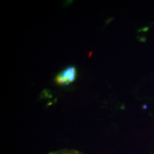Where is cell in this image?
<instances>
[{
  "mask_svg": "<svg viewBox=\"0 0 154 154\" xmlns=\"http://www.w3.org/2000/svg\"><path fill=\"white\" fill-rule=\"evenodd\" d=\"M77 77V70L74 66H69L60 72L55 77L58 85H66L73 82Z\"/></svg>",
  "mask_w": 154,
  "mask_h": 154,
  "instance_id": "1",
  "label": "cell"
},
{
  "mask_svg": "<svg viewBox=\"0 0 154 154\" xmlns=\"http://www.w3.org/2000/svg\"><path fill=\"white\" fill-rule=\"evenodd\" d=\"M48 154H85L74 149H61L58 151H52Z\"/></svg>",
  "mask_w": 154,
  "mask_h": 154,
  "instance_id": "2",
  "label": "cell"
}]
</instances>
